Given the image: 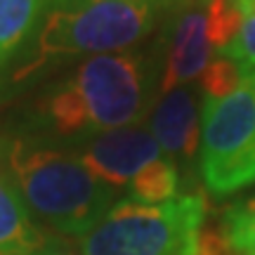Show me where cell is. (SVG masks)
Returning a JSON list of instances; mask_svg holds the SVG:
<instances>
[{
  "instance_id": "1",
  "label": "cell",
  "mask_w": 255,
  "mask_h": 255,
  "mask_svg": "<svg viewBox=\"0 0 255 255\" xmlns=\"http://www.w3.org/2000/svg\"><path fill=\"white\" fill-rule=\"evenodd\" d=\"M156 100L154 50L97 55L31 88L12 111L7 130L69 146L92 135L146 123Z\"/></svg>"
},
{
  "instance_id": "2",
  "label": "cell",
  "mask_w": 255,
  "mask_h": 255,
  "mask_svg": "<svg viewBox=\"0 0 255 255\" xmlns=\"http://www.w3.org/2000/svg\"><path fill=\"white\" fill-rule=\"evenodd\" d=\"M154 0H45L38 28L2 73V90L17 95L97 55L130 52L151 36Z\"/></svg>"
},
{
  "instance_id": "3",
  "label": "cell",
  "mask_w": 255,
  "mask_h": 255,
  "mask_svg": "<svg viewBox=\"0 0 255 255\" xmlns=\"http://www.w3.org/2000/svg\"><path fill=\"white\" fill-rule=\"evenodd\" d=\"M0 168L33 218L59 237L81 239L123 199L71 149L7 128L0 132Z\"/></svg>"
},
{
  "instance_id": "4",
  "label": "cell",
  "mask_w": 255,
  "mask_h": 255,
  "mask_svg": "<svg viewBox=\"0 0 255 255\" xmlns=\"http://www.w3.org/2000/svg\"><path fill=\"white\" fill-rule=\"evenodd\" d=\"M206 199L182 191L165 203L123 196L78 239L81 255H201Z\"/></svg>"
},
{
  "instance_id": "5",
  "label": "cell",
  "mask_w": 255,
  "mask_h": 255,
  "mask_svg": "<svg viewBox=\"0 0 255 255\" xmlns=\"http://www.w3.org/2000/svg\"><path fill=\"white\" fill-rule=\"evenodd\" d=\"M199 175L213 196L255 184V78L201 100Z\"/></svg>"
},
{
  "instance_id": "6",
  "label": "cell",
  "mask_w": 255,
  "mask_h": 255,
  "mask_svg": "<svg viewBox=\"0 0 255 255\" xmlns=\"http://www.w3.org/2000/svg\"><path fill=\"white\" fill-rule=\"evenodd\" d=\"M239 24L241 17L229 0H203L168 14L154 47L158 95L199 81L210 64L225 55Z\"/></svg>"
},
{
  "instance_id": "7",
  "label": "cell",
  "mask_w": 255,
  "mask_h": 255,
  "mask_svg": "<svg viewBox=\"0 0 255 255\" xmlns=\"http://www.w3.org/2000/svg\"><path fill=\"white\" fill-rule=\"evenodd\" d=\"M66 149H71L97 180L121 191L123 196L139 168L165 156L146 123L92 135L76 144H69Z\"/></svg>"
},
{
  "instance_id": "8",
  "label": "cell",
  "mask_w": 255,
  "mask_h": 255,
  "mask_svg": "<svg viewBox=\"0 0 255 255\" xmlns=\"http://www.w3.org/2000/svg\"><path fill=\"white\" fill-rule=\"evenodd\" d=\"M146 126L177 168L191 163L201 139V90L199 83L180 85L158 95Z\"/></svg>"
},
{
  "instance_id": "9",
  "label": "cell",
  "mask_w": 255,
  "mask_h": 255,
  "mask_svg": "<svg viewBox=\"0 0 255 255\" xmlns=\"http://www.w3.org/2000/svg\"><path fill=\"white\" fill-rule=\"evenodd\" d=\"M66 244L40 225L0 168V255H62Z\"/></svg>"
},
{
  "instance_id": "10",
  "label": "cell",
  "mask_w": 255,
  "mask_h": 255,
  "mask_svg": "<svg viewBox=\"0 0 255 255\" xmlns=\"http://www.w3.org/2000/svg\"><path fill=\"white\" fill-rule=\"evenodd\" d=\"M45 0H0V78L33 38Z\"/></svg>"
},
{
  "instance_id": "11",
  "label": "cell",
  "mask_w": 255,
  "mask_h": 255,
  "mask_svg": "<svg viewBox=\"0 0 255 255\" xmlns=\"http://www.w3.org/2000/svg\"><path fill=\"white\" fill-rule=\"evenodd\" d=\"M180 194V168L168 156H161L139 168L126 189L128 199L139 203H165Z\"/></svg>"
},
{
  "instance_id": "12",
  "label": "cell",
  "mask_w": 255,
  "mask_h": 255,
  "mask_svg": "<svg viewBox=\"0 0 255 255\" xmlns=\"http://www.w3.org/2000/svg\"><path fill=\"white\" fill-rule=\"evenodd\" d=\"M222 232L225 244L234 255H255V196L225 210Z\"/></svg>"
},
{
  "instance_id": "13",
  "label": "cell",
  "mask_w": 255,
  "mask_h": 255,
  "mask_svg": "<svg viewBox=\"0 0 255 255\" xmlns=\"http://www.w3.org/2000/svg\"><path fill=\"white\" fill-rule=\"evenodd\" d=\"M225 57L237 66L244 78H255V7L241 17L237 36L225 50Z\"/></svg>"
},
{
  "instance_id": "14",
  "label": "cell",
  "mask_w": 255,
  "mask_h": 255,
  "mask_svg": "<svg viewBox=\"0 0 255 255\" xmlns=\"http://www.w3.org/2000/svg\"><path fill=\"white\" fill-rule=\"evenodd\" d=\"M199 2H203V0H154V5L161 17H168V14L180 12V9H184V7H194V5H199Z\"/></svg>"
},
{
  "instance_id": "15",
  "label": "cell",
  "mask_w": 255,
  "mask_h": 255,
  "mask_svg": "<svg viewBox=\"0 0 255 255\" xmlns=\"http://www.w3.org/2000/svg\"><path fill=\"white\" fill-rule=\"evenodd\" d=\"M229 2H232V7L239 12V17H244L248 9L255 7V0H229Z\"/></svg>"
}]
</instances>
